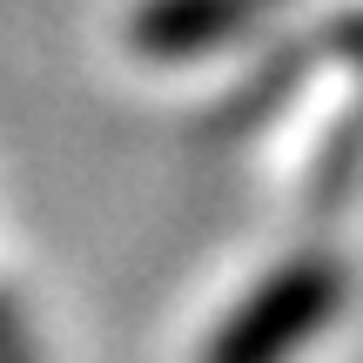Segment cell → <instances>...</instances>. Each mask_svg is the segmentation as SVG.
<instances>
[{"label":"cell","mask_w":363,"mask_h":363,"mask_svg":"<svg viewBox=\"0 0 363 363\" xmlns=\"http://www.w3.org/2000/svg\"><path fill=\"white\" fill-rule=\"evenodd\" d=\"M357 175H363V88L337 115V128L323 135V155H316V169H310V222L316 229H330V222L350 208Z\"/></svg>","instance_id":"obj_4"},{"label":"cell","mask_w":363,"mask_h":363,"mask_svg":"<svg viewBox=\"0 0 363 363\" xmlns=\"http://www.w3.org/2000/svg\"><path fill=\"white\" fill-rule=\"evenodd\" d=\"M0 363H40L34 337H27V316H21V303L7 289H0Z\"/></svg>","instance_id":"obj_5"},{"label":"cell","mask_w":363,"mask_h":363,"mask_svg":"<svg viewBox=\"0 0 363 363\" xmlns=\"http://www.w3.org/2000/svg\"><path fill=\"white\" fill-rule=\"evenodd\" d=\"M337 310H343V262L330 249H303L242 296V310L208 337L202 363H289Z\"/></svg>","instance_id":"obj_1"},{"label":"cell","mask_w":363,"mask_h":363,"mask_svg":"<svg viewBox=\"0 0 363 363\" xmlns=\"http://www.w3.org/2000/svg\"><path fill=\"white\" fill-rule=\"evenodd\" d=\"M276 7H289V0H142L128 13V48L142 61L182 67L202 54H222L249 27H262Z\"/></svg>","instance_id":"obj_2"},{"label":"cell","mask_w":363,"mask_h":363,"mask_svg":"<svg viewBox=\"0 0 363 363\" xmlns=\"http://www.w3.org/2000/svg\"><path fill=\"white\" fill-rule=\"evenodd\" d=\"M316 61H363V7L337 13V21H323L316 34H303V40H276V48L262 54V67L242 81V88H235V101L216 115V128L235 135V128H249V121L276 115V101H289V88H296Z\"/></svg>","instance_id":"obj_3"}]
</instances>
